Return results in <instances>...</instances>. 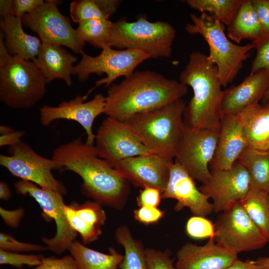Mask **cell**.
<instances>
[{
	"label": "cell",
	"instance_id": "obj_1",
	"mask_svg": "<svg viewBox=\"0 0 269 269\" xmlns=\"http://www.w3.org/2000/svg\"><path fill=\"white\" fill-rule=\"evenodd\" d=\"M52 158L63 169L81 177V191L86 196L117 209L125 204L130 190L129 182L99 157L95 145L84 142L82 135L58 146Z\"/></svg>",
	"mask_w": 269,
	"mask_h": 269
},
{
	"label": "cell",
	"instance_id": "obj_2",
	"mask_svg": "<svg viewBox=\"0 0 269 269\" xmlns=\"http://www.w3.org/2000/svg\"><path fill=\"white\" fill-rule=\"evenodd\" d=\"M188 86L151 70L134 72L118 84H112L106 96L104 114L123 122L186 95Z\"/></svg>",
	"mask_w": 269,
	"mask_h": 269
},
{
	"label": "cell",
	"instance_id": "obj_3",
	"mask_svg": "<svg viewBox=\"0 0 269 269\" xmlns=\"http://www.w3.org/2000/svg\"><path fill=\"white\" fill-rule=\"evenodd\" d=\"M179 81L193 92L184 111L185 125L193 129L219 130L223 91L216 65L207 55L193 52L180 74Z\"/></svg>",
	"mask_w": 269,
	"mask_h": 269
},
{
	"label": "cell",
	"instance_id": "obj_4",
	"mask_svg": "<svg viewBox=\"0 0 269 269\" xmlns=\"http://www.w3.org/2000/svg\"><path fill=\"white\" fill-rule=\"evenodd\" d=\"M186 106L179 99L135 114L122 122L152 153L173 160L185 127Z\"/></svg>",
	"mask_w": 269,
	"mask_h": 269
},
{
	"label": "cell",
	"instance_id": "obj_5",
	"mask_svg": "<svg viewBox=\"0 0 269 269\" xmlns=\"http://www.w3.org/2000/svg\"><path fill=\"white\" fill-rule=\"evenodd\" d=\"M47 82L36 64L11 55L0 34V99L13 109L33 107L46 92Z\"/></svg>",
	"mask_w": 269,
	"mask_h": 269
},
{
	"label": "cell",
	"instance_id": "obj_6",
	"mask_svg": "<svg viewBox=\"0 0 269 269\" xmlns=\"http://www.w3.org/2000/svg\"><path fill=\"white\" fill-rule=\"evenodd\" d=\"M192 23L185 27L190 34H199L209 48L208 59L216 65L218 76L223 87L236 78L244 62L249 57L255 46L252 43L239 45L231 41L225 32V25L214 16L201 13L197 16L191 13Z\"/></svg>",
	"mask_w": 269,
	"mask_h": 269
},
{
	"label": "cell",
	"instance_id": "obj_7",
	"mask_svg": "<svg viewBox=\"0 0 269 269\" xmlns=\"http://www.w3.org/2000/svg\"><path fill=\"white\" fill-rule=\"evenodd\" d=\"M174 27L166 21L151 22L143 16L134 21L120 19L111 26L108 44L118 49H139L153 58H168L175 37Z\"/></svg>",
	"mask_w": 269,
	"mask_h": 269
},
{
	"label": "cell",
	"instance_id": "obj_8",
	"mask_svg": "<svg viewBox=\"0 0 269 269\" xmlns=\"http://www.w3.org/2000/svg\"><path fill=\"white\" fill-rule=\"evenodd\" d=\"M102 50L96 56L84 51L81 54L82 58L73 71L79 81H86L92 74H105L106 77L96 82L95 87L102 85L109 87L117 79L130 76L140 64L151 58L148 53L139 49H115L107 46Z\"/></svg>",
	"mask_w": 269,
	"mask_h": 269
},
{
	"label": "cell",
	"instance_id": "obj_9",
	"mask_svg": "<svg viewBox=\"0 0 269 269\" xmlns=\"http://www.w3.org/2000/svg\"><path fill=\"white\" fill-rule=\"evenodd\" d=\"M9 155H0V164L12 175L22 180L33 183L41 188L58 192L63 195L67 189L53 175L52 170L63 169L61 164L36 153L32 147L21 141L10 146Z\"/></svg>",
	"mask_w": 269,
	"mask_h": 269
},
{
	"label": "cell",
	"instance_id": "obj_10",
	"mask_svg": "<svg viewBox=\"0 0 269 269\" xmlns=\"http://www.w3.org/2000/svg\"><path fill=\"white\" fill-rule=\"evenodd\" d=\"M215 226V241L237 255L262 248L269 242L240 201L221 212Z\"/></svg>",
	"mask_w": 269,
	"mask_h": 269
},
{
	"label": "cell",
	"instance_id": "obj_11",
	"mask_svg": "<svg viewBox=\"0 0 269 269\" xmlns=\"http://www.w3.org/2000/svg\"><path fill=\"white\" fill-rule=\"evenodd\" d=\"M61 1L48 0L32 12L24 15L22 22L36 32L42 43L64 46L81 54L85 43L78 37L68 18L59 11Z\"/></svg>",
	"mask_w": 269,
	"mask_h": 269
},
{
	"label": "cell",
	"instance_id": "obj_12",
	"mask_svg": "<svg viewBox=\"0 0 269 269\" xmlns=\"http://www.w3.org/2000/svg\"><path fill=\"white\" fill-rule=\"evenodd\" d=\"M14 186L17 193L28 195L34 198L45 216L54 221L56 226L54 236L51 238L43 237L42 239L47 250L57 255L69 251L71 245L75 241L77 233L71 227L64 213L63 206L65 204L63 195L22 180L14 183Z\"/></svg>",
	"mask_w": 269,
	"mask_h": 269
},
{
	"label": "cell",
	"instance_id": "obj_13",
	"mask_svg": "<svg viewBox=\"0 0 269 269\" xmlns=\"http://www.w3.org/2000/svg\"><path fill=\"white\" fill-rule=\"evenodd\" d=\"M218 137V130L193 129L185 125L175 160L194 180L203 183L209 178Z\"/></svg>",
	"mask_w": 269,
	"mask_h": 269
},
{
	"label": "cell",
	"instance_id": "obj_14",
	"mask_svg": "<svg viewBox=\"0 0 269 269\" xmlns=\"http://www.w3.org/2000/svg\"><path fill=\"white\" fill-rule=\"evenodd\" d=\"M211 199L213 212L221 213L241 201L251 189L248 171L237 161L229 169H211L209 178L199 188Z\"/></svg>",
	"mask_w": 269,
	"mask_h": 269
},
{
	"label": "cell",
	"instance_id": "obj_15",
	"mask_svg": "<svg viewBox=\"0 0 269 269\" xmlns=\"http://www.w3.org/2000/svg\"><path fill=\"white\" fill-rule=\"evenodd\" d=\"M94 145L98 156L111 165L129 157L152 153L123 122L109 117L99 126Z\"/></svg>",
	"mask_w": 269,
	"mask_h": 269
},
{
	"label": "cell",
	"instance_id": "obj_16",
	"mask_svg": "<svg viewBox=\"0 0 269 269\" xmlns=\"http://www.w3.org/2000/svg\"><path fill=\"white\" fill-rule=\"evenodd\" d=\"M85 96H77L68 101H63L57 106L44 105L40 108V120L42 125L47 127L53 122L60 119L72 120L78 123L87 134L86 142L94 144L96 134L93 125L96 118L104 114L106 96L98 94L85 102Z\"/></svg>",
	"mask_w": 269,
	"mask_h": 269
},
{
	"label": "cell",
	"instance_id": "obj_17",
	"mask_svg": "<svg viewBox=\"0 0 269 269\" xmlns=\"http://www.w3.org/2000/svg\"><path fill=\"white\" fill-rule=\"evenodd\" d=\"M174 160L150 153L129 157L112 166L136 187H152L164 191Z\"/></svg>",
	"mask_w": 269,
	"mask_h": 269
},
{
	"label": "cell",
	"instance_id": "obj_18",
	"mask_svg": "<svg viewBox=\"0 0 269 269\" xmlns=\"http://www.w3.org/2000/svg\"><path fill=\"white\" fill-rule=\"evenodd\" d=\"M194 179L187 171L174 160L170 170L166 188L162 193V198L174 199L176 211L188 208L194 216L206 217L213 212V206L208 196L196 185Z\"/></svg>",
	"mask_w": 269,
	"mask_h": 269
},
{
	"label": "cell",
	"instance_id": "obj_19",
	"mask_svg": "<svg viewBox=\"0 0 269 269\" xmlns=\"http://www.w3.org/2000/svg\"><path fill=\"white\" fill-rule=\"evenodd\" d=\"M238 258V255L226 249L214 238L204 245L186 243L177 251V269H225Z\"/></svg>",
	"mask_w": 269,
	"mask_h": 269
},
{
	"label": "cell",
	"instance_id": "obj_20",
	"mask_svg": "<svg viewBox=\"0 0 269 269\" xmlns=\"http://www.w3.org/2000/svg\"><path fill=\"white\" fill-rule=\"evenodd\" d=\"M246 147V137L239 116L223 115L216 151L210 164L211 169L230 168Z\"/></svg>",
	"mask_w": 269,
	"mask_h": 269
},
{
	"label": "cell",
	"instance_id": "obj_21",
	"mask_svg": "<svg viewBox=\"0 0 269 269\" xmlns=\"http://www.w3.org/2000/svg\"><path fill=\"white\" fill-rule=\"evenodd\" d=\"M269 88V70L262 69L250 74L240 84L223 91V115L237 114L259 103Z\"/></svg>",
	"mask_w": 269,
	"mask_h": 269
},
{
	"label": "cell",
	"instance_id": "obj_22",
	"mask_svg": "<svg viewBox=\"0 0 269 269\" xmlns=\"http://www.w3.org/2000/svg\"><path fill=\"white\" fill-rule=\"evenodd\" d=\"M63 210L71 227L81 236L83 244L94 242L101 235V228L106 222L107 215L99 203L73 202L69 205L65 204Z\"/></svg>",
	"mask_w": 269,
	"mask_h": 269
},
{
	"label": "cell",
	"instance_id": "obj_23",
	"mask_svg": "<svg viewBox=\"0 0 269 269\" xmlns=\"http://www.w3.org/2000/svg\"><path fill=\"white\" fill-rule=\"evenodd\" d=\"M77 58L61 46L42 43L38 54L33 61L44 76L47 83L60 79L70 87L74 63Z\"/></svg>",
	"mask_w": 269,
	"mask_h": 269
},
{
	"label": "cell",
	"instance_id": "obj_24",
	"mask_svg": "<svg viewBox=\"0 0 269 269\" xmlns=\"http://www.w3.org/2000/svg\"><path fill=\"white\" fill-rule=\"evenodd\" d=\"M22 23L21 18L12 15L0 18V27L4 44L11 55L34 61L42 42L39 38L25 33Z\"/></svg>",
	"mask_w": 269,
	"mask_h": 269
},
{
	"label": "cell",
	"instance_id": "obj_25",
	"mask_svg": "<svg viewBox=\"0 0 269 269\" xmlns=\"http://www.w3.org/2000/svg\"><path fill=\"white\" fill-rule=\"evenodd\" d=\"M244 129L247 147L269 150V107L259 103L237 114Z\"/></svg>",
	"mask_w": 269,
	"mask_h": 269
},
{
	"label": "cell",
	"instance_id": "obj_26",
	"mask_svg": "<svg viewBox=\"0 0 269 269\" xmlns=\"http://www.w3.org/2000/svg\"><path fill=\"white\" fill-rule=\"evenodd\" d=\"M227 26L228 38L239 43L245 39L255 41L265 33L252 0H243L234 17Z\"/></svg>",
	"mask_w": 269,
	"mask_h": 269
},
{
	"label": "cell",
	"instance_id": "obj_27",
	"mask_svg": "<svg viewBox=\"0 0 269 269\" xmlns=\"http://www.w3.org/2000/svg\"><path fill=\"white\" fill-rule=\"evenodd\" d=\"M69 251L79 269H117L123 260L124 255L111 249L105 254L85 246L74 241Z\"/></svg>",
	"mask_w": 269,
	"mask_h": 269
},
{
	"label": "cell",
	"instance_id": "obj_28",
	"mask_svg": "<svg viewBox=\"0 0 269 269\" xmlns=\"http://www.w3.org/2000/svg\"><path fill=\"white\" fill-rule=\"evenodd\" d=\"M248 171L251 189L269 193V150L246 148L238 160Z\"/></svg>",
	"mask_w": 269,
	"mask_h": 269
},
{
	"label": "cell",
	"instance_id": "obj_29",
	"mask_svg": "<svg viewBox=\"0 0 269 269\" xmlns=\"http://www.w3.org/2000/svg\"><path fill=\"white\" fill-rule=\"evenodd\" d=\"M115 238L125 252L119 266L120 269H147L145 249L142 243L134 237L128 227H119L115 232Z\"/></svg>",
	"mask_w": 269,
	"mask_h": 269
},
{
	"label": "cell",
	"instance_id": "obj_30",
	"mask_svg": "<svg viewBox=\"0 0 269 269\" xmlns=\"http://www.w3.org/2000/svg\"><path fill=\"white\" fill-rule=\"evenodd\" d=\"M240 202L248 216L269 242V193L251 189Z\"/></svg>",
	"mask_w": 269,
	"mask_h": 269
},
{
	"label": "cell",
	"instance_id": "obj_31",
	"mask_svg": "<svg viewBox=\"0 0 269 269\" xmlns=\"http://www.w3.org/2000/svg\"><path fill=\"white\" fill-rule=\"evenodd\" d=\"M191 8L209 13L228 26L236 14L243 0H187Z\"/></svg>",
	"mask_w": 269,
	"mask_h": 269
},
{
	"label": "cell",
	"instance_id": "obj_32",
	"mask_svg": "<svg viewBox=\"0 0 269 269\" xmlns=\"http://www.w3.org/2000/svg\"><path fill=\"white\" fill-rule=\"evenodd\" d=\"M113 22L109 20L94 19L78 24L76 29L79 39L84 43L103 49L108 44Z\"/></svg>",
	"mask_w": 269,
	"mask_h": 269
},
{
	"label": "cell",
	"instance_id": "obj_33",
	"mask_svg": "<svg viewBox=\"0 0 269 269\" xmlns=\"http://www.w3.org/2000/svg\"><path fill=\"white\" fill-rule=\"evenodd\" d=\"M69 11L73 21L78 24L94 19L109 20L110 17L102 11L95 0L73 1Z\"/></svg>",
	"mask_w": 269,
	"mask_h": 269
},
{
	"label": "cell",
	"instance_id": "obj_34",
	"mask_svg": "<svg viewBox=\"0 0 269 269\" xmlns=\"http://www.w3.org/2000/svg\"><path fill=\"white\" fill-rule=\"evenodd\" d=\"M185 230L187 235L193 239L214 238L215 236V224L205 217L193 215L189 218Z\"/></svg>",
	"mask_w": 269,
	"mask_h": 269
},
{
	"label": "cell",
	"instance_id": "obj_35",
	"mask_svg": "<svg viewBox=\"0 0 269 269\" xmlns=\"http://www.w3.org/2000/svg\"><path fill=\"white\" fill-rule=\"evenodd\" d=\"M43 256L41 255H26L0 249V264L9 265L16 268L24 265L37 267L41 264Z\"/></svg>",
	"mask_w": 269,
	"mask_h": 269
},
{
	"label": "cell",
	"instance_id": "obj_36",
	"mask_svg": "<svg viewBox=\"0 0 269 269\" xmlns=\"http://www.w3.org/2000/svg\"><path fill=\"white\" fill-rule=\"evenodd\" d=\"M252 43L257 53L252 64L250 74L262 69L269 70V33H264Z\"/></svg>",
	"mask_w": 269,
	"mask_h": 269
},
{
	"label": "cell",
	"instance_id": "obj_37",
	"mask_svg": "<svg viewBox=\"0 0 269 269\" xmlns=\"http://www.w3.org/2000/svg\"><path fill=\"white\" fill-rule=\"evenodd\" d=\"M0 249L13 253L42 252L47 250L46 247L19 241L10 234L3 232L0 233Z\"/></svg>",
	"mask_w": 269,
	"mask_h": 269
},
{
	"label": "cell",
	"instance_id": "obj_38",
	"mask_svg": "<svg viewBox=\"0 0 269 269\" xmlns=\"http://www.w3.org/2000/svg\"><path fill=\"white\" fill-rule=\"evenodd\" d=\"M145 256L147 269H177L167 251L147 248L145 249Z\"/></svg>",
	"mask_w": 269,
	"mask_h": 269
},
{
	"label": "cell",
	"instance_id": "obj_39",
	"mask_svg": "<svg viewBox=\"0 0 269 269\" xmlns=\"http://www.w3.org/2000/svg\"><path fill=\"white\" fill-rule=\"evenodd\" d=\"M165 211L158 207L142 206L134 210V217L138 222L144 225L158 223L164 215Z\"/></svg>",
	"mask_w": 269,
	"mask_h": 269
},
{
	"label": "cell",
	"instance_id": "obj_40",
	"mask_svg": "<svg viewBox=\"0 0 269 269\" xmlns=\"http://www.w3.org/2000/svg\"><path fill=\"white\" fill-rule=\"evenodd\" d=\"M32 269H79L71 256L61 258L55 257L43 258L41 264Z\"/></svg>",
	"mask_w": 269,
	"mask_h": 269
},
{
	"label": "cell",
	"instance_id": "obj_41",
	"mask_svg": "<svg viewBox=\"0 0 269 269\" xmlns=\"http://www.w3.org/2000/svg\"><path fill=\"white\" fill-rule=\"evenodd\" d=\"M162 198V192L158 189L152 187L142 188L136 197L137 204L139 207L151 206L158 207Z\"/></svg>",
	"mask_w": 269,
	"mask_h": 269
},
{
	"label": "cell",
	"instance_id": "obj_42",
	"mask_svg": "<svg viewBox=\"0 0 269 269\" xmlns=\"http://www.w3.org/2000/svg\"><path fill=\"white\" fill-rule=\"evenodd\" d=\"M44 1L43 0H12V15L22 18L25 14L35 10Z\"/></svg>",
	"mask_w": 269,
	"mask_h": 269
},
{
	"label": "cell",
	"instance_id": "obj_43",
	"mask_svg": "<svg viewBox=\"0 0 269 269\" xmlns=\"http://www.w3.org/2000/svg\"><path fill=\"white\" fill-rule=\"evenodd\" d=\"M253 6L265 33H269V0H252Z\"/></svg>",
	"mask_w": 269,
	"mask_h": 269
},
{
	"label": "cell",
	"instance_id": "obj_44",
	"mask_svg": "<svg viewBox=\"0 0 269 269\" xmlns=\"http://www.w3.org/2000/svg\"><path fill=\"white\" fill-rule=\"evenodd\" d=\"M24 214V210L23 208L9 210L0 207V215L4 222L9 227L16 228H17Z\"/></svg>",
	"mask_w": 269,
	"mask_h": 269
},
{
	"label": "cell",
	"instance_id": "obj_45",
	"mask_svg": "<svg viewBox=\"0 0 269 269\" xmlns=\"http://www.w3.org/2000/svg\"><path fill=\"white\" fill-rule=\"evenodd\" d=\"M24 132L21 131H14L8 134L0 135V146L3 147L6 145L14 146L19 143L21 138L24 135Z\"/></svg>",
	"mask_w": 269,
	"mask_h": 269
},
{
	"label": "cell",
	"instance_id": "obj_46",
	"mask_svg": "<svg viewBox=\"0 0 269 269\" xmlns=\"http://www.w3.org/2000/svg\"><path fill=\"white\" fill-rule=\"evenodd\" d=\"M95 1L102 11L109 17L116 12L121 3L118 0H95Z\"/></svg>",
	"mask_w": 269,
	"mask_h": 269
},
{
	"label": "cell",
	"instance_id": "obj_47",
	"mask_svg": "<svg viewBox=\"0 0 269 269\" xmlns=\"http://www.w3.org/2000/svg\"><path fill=\"white\" fill-rule=\"evenodd\" d=\"M225 269H261L255 261H243L237 259L231 265Z\"/></svg>",
	"mask_w": 269,
	"mask_h": 269
},
{
	"label": "cell",
	"instance_id": "obj_48",
	"mask_svg": "<svg viewBox=\"0 0 269 269\" xmlns=\"http://www.w3.org/2000/svg\"><path fill=\"white\" fill-rule=\"evenodd\" d=\"M0 18H4L12 15V0H0Z\"/></svg>",
	"mask_w": 269,
	"mask_h": 269
},
{
	"label": "cell",
	"instance_id": "obj_49",
	"mask_svg": "<svg viewBox=\"0 0 269 269\" xmlns=\"http://www.w3.org/2000/svg\"><path fill=\"white\" fill-rule=\"evenodd\" d=\"M12 195V192L8 184L4 181L0 182V198L3 200H8Z\"/></svg>",
	"mask_w": 269,
	"mask_h": 269
},
{
	"label": "cell",
	"instance_id": "obj_50",
	"mask_svg": "<svg viewBox=\"0 0 269 269\" xmlns=\"http://www.w3.org/2000/svg\"><path fill=\"white\" fill-rule=\"evenodd\" d=\"M255 262L261 269H269V256L259 258Z\"/></svg>",
	"mask_w": 269,
	"mask_h": 269
},
{
	"label": "cell",
	"instance_id": "obj_51",
	"mask_svg": "<svg viewBox=\"0 0 269 269\" xmlns=\"http://www.w3.org/2000/svg\"><path fill=\"white\" fill-rule=\"evenodd\" d=\"M11 127L6 126H0V135L5 134L14 131Z\"/></svg>",
	"mask_w": 269,
	"mask_h": 269
},
{
	"label": "cell",
	"instance_id": "obj_52",
	"mask_svg": "<svg viewBox=\"0 0 269 269\" xmlns=\"http://www.w3.org/2000/svg\"><path fill=\"white\" fill-rule=\"evenodd\" d=\"M262 101L264 104H266L269 101V88L266 92Z\"/></svg>",
	"mask_w": 269,
	"mask_h": 269
},
{
	"label": "cell",
	"instance_id": "obj_53",
	"mask_svg": "<svg viewBox=\"0 0 269 269\" xmlns=\"http://www.w3.org/2000/svg\"><path fill=\"white\" fill-rule=\"evenodd\" d=\"M265 105L268 107H269V101L266 104H265Z\"/></svg>",
	"mask_w": 269,
	"mask_h": 269
}]
</instances>
